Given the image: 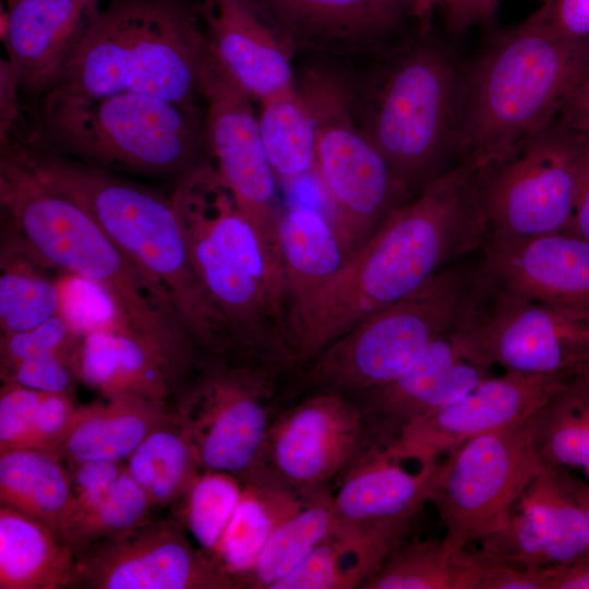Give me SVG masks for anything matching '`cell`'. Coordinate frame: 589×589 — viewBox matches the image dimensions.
I'll list each match as a JSON object with an SVG mask.
<instances>
[{
  "label": "cell",
  "mask_w": 589,
  "mask_h": 589,
  "mask_svg": "<svg viewBox=\"0 0 589 589\" xmlns=\"http://www.w3.org/2000/svg\"><path fill=\"white\" fill-rule=\"evenodd\" d=\"M153 507L148 495L125 468L107 497L76 520L67 543L75 552L120 534L148 520Z\"/></svg>",
  "instance_id": "obj_40"
},
{
  "label": "cell",
  "mask_w": 589,
  "mask_h": 589,
  "mask_svg": "<svg viewBox=\"0 0 589 589\" xmlns=\"http://www.w3.org/2000/svg\"><path fill=\"white\" fill-rule=\"evenodd\" d=\"M242 491L243 482L238 477L203 469L182 497V522L200 549L212 558Z\"/></svg>",
  "instance_id": "obj_39"
},
{
  "label": "cell",
  "mask_w": 589,
  "mask_h": 589,
  "mask_svg": "<svg viewBox=\"0 0 589 589\" xmlns=\"http://www.w3.org/2000/svg\"><path fill=\"white\" fill-rule=\"evenodd\" d=\"M182 521L146 520L75 551L71 588L236 589L237 581L189 539Z\"/></svg>",
  "instance_id": "obj_16"
},
{
  "label": "cell",
  "mask_w": 589,
  "mask_h": 589,
  "mask_svg": "<svg viewBox=\"0 0 589 589\" xmlns=\"http://www.w3.org/2000/svg\"><path fill=\"white\" fill-rule=\"evenodd\" d=\"M80 340L81 336L59 314L31 329L1 335V371L44 356H59L72 366Z\"/></svg>",
  "instance_id": "obj_42"
},
{
  "label": "cell",
  "mask_w": 589,
  "mask_h": 589,
  "mask_svg": "<svg viewBox=\"0 0 589 589\" xmlns=\"http://www.w3.org/2000/svg\"><path fill=\"white\" fill-rule=\"evenodd\" d=\"M278 239L290 315L340 269L348 255L328 216L308 206L283 212Z\"/></svg>",
  "instance_id": "obj_31"
},
{
  "label": "cell",
  "mask_w": 589,
  "mask_h": 589,
  "mask_svg": "<svg viewBox=\"0 0 589 589\" xmlns=\"http://www.w3.org/2000/svg\"><path fill=\"white\" fill-rule=\"evenodd\" d=\"M553 15L558 26L575 37H589V0H554Z\"/></svg>",
  "instance_id": "obj_49"
},
{
  "label": "cell",
  "mask_w": 589,
  "mask_h": 589,
  "mask_svg": "<svg viewBox=\"0 0 589 589\" xmlns=\"http://www.w3.org/2000/svg\"><path fill=\"white\" fill-rule=\"evenodd\" d=\"M589 80V37L555 22L552 1L496 35L465 71L457 91L453 152L478 170L553 122Z\"/></svg>",
  "instance_id": "obj_3"
},
{
  "label": "cell",
  "mask_w": 589,
  "mask_h": 589,
  "mask_svg": "<svg viewBox=\"0 0 589 589\" xmlns=\"http://www.w3.org/2000/svg\"><path fill=\"white\" fill-rule=\"evenodd\" d=\"M483 309L434 340L393 381L350 396L375 445L387 447L413 421L460 398L490 376L492 364L481 351L477 330Z\"/></svg>",
  "instance_id": "obj_17"
},
{
  "label": "cell",
  "mask_w": 589,
  "mask_h": 589,
  "mask_svg": "<svg viewBox=\"0 0 589 589\" xmlns=\"http://www.w3.org/2000/svg\"><path fill=\"white\" fill-rule=\"evenodd\" d=\"M46 393L13 382L0 389V453L24 449L36 411Z\"/></svg>",
  "instance_id": "obj_43"
},
{
  "label": "cell",
  "mask_w": 589,
  "mask_h": 589,
  "mask_svg": "<svg viewBox=\"0 0 589 589\" xmlns=\"http://www.w3.org/2000/svg\"><path fill=\"white\" fill-rule=\"evenodd\" d=\"M2 249L0 275L1 335L31 329L58 314L59 291L56 279L43 274L45 264L24 243ZM47 265V264H46Z\"/></svg>",
  "instance_id": "obj_38"
},
{
  "label": "cell",
  "mask_w": 589,
  "mask_h": 589,
  "mask_svg": "<svg viewBox=\"0 0 589 589\" xmlns=\"http://www.w3.org/2000/svg\"><path fill=\"white\" fill-rule=\"evenodd\" d=\"M490 288L478 266L456 262L332 341L290 382L287 399L353 396L407 371L438 337L477 315Z\"/></svg>",
  "instance_id": "obj_8"
},
{
  "label": "cell",
  "mask_w": 589,
  "mask_h": 589,
  "mask_svg": "<svg viewBox=\"0 0 589 589\" xmlns=\"http://www.w3.org/2000/svg\"><path fill=\"white\" fill-rule=\"evenodd\" d=\"M124 469L125 462L121 461L95 460L68 464L79 503L77 519L107 497Z\"/></svg>",
  "instance_id": "obj_46"
},
{
  "label": "cell",
  "mask_w": 589,
  "mask_h": 589,
  "mask_svg": "<svg viewBox=\"0 0 589 589\" xmlns=\"http://www.w3.org/2000/svg\"><path fill=\"white\" fill-rule=\"evenodd\" d=\"M479 173L457 164L394 209L317 291L289 315L298 373L332 341L481 249L489 227Z\"/></svg>",
  "instance_id": "obj_1"
},
{
  "label": "cell",
  "mask_w": 589,
  "mask_h": 589,
  "mask_svg": "<svg viewBox=\"0 0 589 589\" xmlns=\"http://www.w3.org/2000/svg\"><path fill=\"white\" fill-rule=\"evenodd\" d=\"M208 55L202 3L107 0L49 91L139 93L204 115Z\"/></svg>",
  "instance_id": "obj_6"
},
{
  "label": "cell",
  "mask_w": 589,
  "mask_h": 589,
  "mask_svg": "<svg viewBox=\"0 0 589 589\" xmlns=\"http://www.w3.org/2000/svg\"><path fill=\"white\" fill-rule=\"evenodd\" d=\"M570 376L512 371L489 376L460 398L413 421L384 448L400 460L438 459L469 440L527 421Z\"/></svg>",
  "instance_id": "obj_20"
},
{
  "label": "cell",
  "mask_w": 589,
  "mask_h": 589,
  "mask_svg": "<svg viewBox=\"0 0 589 589\" xmlns=\"http://www.w3.org/2000/svg\"><path fill=\"white\" fill-rule=\"evenodd\" d=\"M482 254L492 289L589 315V241L577 233L488 236Z\"/></svg>",
  "instance_id": "obj_21"
},
{
  "label": "cell",
  "mask_w": 589,
  "mask_h": 589,
  "mask_svg": "<svg viewBox=\"0 0 589 589\" xmlns=\"http://www.w3.org/2000/svg\"><path fill=\"white\" fill-rule=\"evenodd\" d=\"M416 519L369 526L334 521L330 533L272 589H361L409 538Z\"/></svg>",
  "instance_id": "obj_27"
},
{
  "label": "cell",
  "mask_w": 589,
  "mask_h": 589,
  "mask_svg": "<svg viewBox=\"0 0 589 589\" xmlns=\"http://www.w3.org/2000/svg\"><path fill=\"white\" fill-rule=\"evenodd\" d=\"M556 120L569 129L589 133V80L570 94Z\"/></svg>",
  "instance_id": "obj_51"
},
{
  "label": "cell",
  "mask_w": 589,
  "mask_h": 589,
  "mask_svg": "<svg viewBox=\"0 0 589 589\" xmlns=\"http://www.w3.org/2000/svg\"><path fill=\"white\" fill-rule=\"evenodd\" d=\"M74 377L70 362L59 356L24 360L1 371L2 382H13L46 394L73 395Z\"/></svg>",
  "instance_id": "obj_45"
},
{
  "label": "cell",
  "mask_w": 589,
  "mask_h": 589,
  "mask_svg": "<svg viewBox=\"0 0 589 589\" xmlns=\"http://www.w3.org/2000/svg\"><path fill=\"white\" fill-rule=\"evenodd\" d=\"M193 266L231 338V364L289 383L298 373L290 345L283 274L208 161L171 193Z\"/></svg>",
  "instance_id": "obj_2"
},
{
  "label": "cell",
  "mask_w": 589,
  "mask_h": 589,
  "mask_svg": "<svg viewBox=\"0 0 589 589\" xmlns=\"http://www.w3.org/2000/svg\"><path fill=\"white\" fill-rule=\"evenodd\" d=\"M503 561L444 539H407L361 589H494Z\"/></svg>",
  "instance_id": "obj_29"
},
{
  "label": "cell",
  "mask_w": 589,
  "mask_h": 589,
  "mask_svg": "<svg viewBox=\"0 0 589 589\" xmlns=\"http://www.w3.org/2000/svg\"><path fill=\"white\" fill-rule=\"evenodd\" d=\"M202 11L212 52L253 100L294 85V53L255 0H203Z\"/></svg>",
  "instance_id": "obj_23"
},
{
  "label": "cell",
  "mask_w": 589,
  "mask_h": 589,
  "mask_svg": "<svg viewBox=\"0 0 589 589\" xmlns=\"http://www.w3.org/2000/svg\"><path fill=\"white\" fill-rule=\"evenodd\" d=\"M79 406L73 426L53 453L63 462H124L157 428L175 419L170 408L132 395H106Z\"/></svg>",
  "instance_id": "obj_28"
},
{
  "label": "cell",
  "mask_w": 589,
  "mask_h": 589,
  "mask_svg": "<svg viewBox=\"0 0 589 589\" xmlns=\"http://www.w3.org/2000/svg\"><path fill=\"white\" fill-rule=\"evenodd\" d=\"M542 1L545 3V2H551V1H554V0H542Z\"/></svg>",
  "instance_id": "obj_56"
},
{
  "label": "cell",
  "mask_w": 589,
  "mask_h": 589,
  "mask_svg": "<svg viewBox=\"0 0 589 589\" xmlns=\"http://www.w3.org/2000/svg\"><path fill=\"white\" fill-rule=\"evenodd\" d=\"M444 0H411L412 16L420 22L428 21L435 9H438Z\"/></svg>",
  "instance_id": "obj_53"
},
{
  "label": "cell",
  "mask_w": 589,
  "mask_h": 589,
  "mask_svg": "<svg viewBox=\"0 0 589 589\" xmlns=\"http://www.w3.org/2000/svg\"><path fill=\"white\" fill-rule=\"evenodd\" d=\"M366 79L348 73L353 118L414 196L449 168L460 70L428 32Z\"/></svg>",
  "instance_id": "obj_9"
},
{
  "label": "cell",
  "mask_w": 589,
  "mask_h": 589,
  "mask_svg": "<svg viewBox=\"0 0 589 589\" xmlns=\"http://www.w3.org/2000/svg\"><path fill=\"white\" fill-rule=\"evenodd\" d=\"M56 283L59 291L58 314L79 336L99 329L130 330L110 296L94 281L63 272Z\"/></svg>",
  "instance_id": "obj_41"
},
{
  "label": "cell",
  "mask_w": 589,
  "mask_h": 589,
  "mask_svg": "<svg viewBox=\"0 0 589 589\" xmlns=\"http://www.w3.org/2000/svg\"><path fill=\"white\" fill-rule=\"evenodd\" d=\"M79 406L69 394H46L41 400L24 449L55 453L69 435Z\"/></svg>",
  "instance_id": "obj_44"
},
{
  "label": "cell",
  "mask_w": 589,
  "mask_h": 589,
  "mask_svg": "<svg viewBox=\"0 0 589 589\" xmlns=\"http://www.w3.org/2000/svg\"><path fill=\"white\" fill-rule=\"evenodd\" d=\"M124 462L153 506L182 500L203 470L197 450L176 414L154 430Z\"/></svg>",
  "instance_id": "obj_36"
},
{
  "label": "cell",
  "mask_w": 589,
  "mask_h": 589,
  "mask_svg": "<svg viewBox=\"0 0 589 589\" xmlns=\"http://www.w3.org/2000/svg\"><path fill=\"white\" fill-rule=\"evenodd\" d=\"M286 389L262 372L207 358L173 409L203 469L242 482L259 478L267 432L286 405Z\"/></svg>",
  "instance_id": "obj_12"
},
{
  "label": "cell",
  "mask_w": 589,
  "mask_h": 589,
  "mask_svg": "<svg viewBox=\"0 0 589 589\" xmlns=\"http://www.w3.org/2000/svg\"><path fill=\"white\" fill-rule=\"evenodd\" d=\"M294 85L315 120V173L330 219L349 256L413 195L357 124L348 73L310 65Z\"/></svg>",
  "instance_id": "obj_10"
},
{
  "label": "cell",
  "mask_w": 589,
  "mask_h": 589,
  "mask_svg": "<svg viewBox=\"0 0 589 589\" xmlns=\"http://www.w3.org/2000/svg\"><path fill=\"white\" fill-rule=\"evenodd\" d=\"M305 494L267 478L243 482L239 503L213 560L243 588L275 529L300 508Z\"/></svg>",
  "instance_id": "obj_33"
},
{
  "label": "cell",
  "mask_w": 589,
  "mask_h": 589,
  "mask_svg": "<svg viewBox=\"0 0 589 589\" xmlns=\"http://www.w3.org/2000/svg\"><path fill=\"white\" fill-rule=\"evenodd\" d=\"M293 53L357 58L380 51L408 19L411 0H255Z\"/></svg>",
  "instance_id": "obj_22"
},
{
  "label": "cell",
  "mask_w": 589,
  "mask_h": 589,
  "mask_svg": "<svg viewBox=\"0 0 589 589\" xmlns=\"http://www.w3.org/2000/svg\"><path fill=\"white\" fill-rule=\"evenodd\" d=\"M260 106V132L271 167L279 184L291 187L314 169V116L296 85Z\"/></svg>",
  "instance_id": "obj_35"
},
{
  "label": "cell",
  "mask_w": 589,
  "mask_h": 589,
  "mask_svg": "<svg viewBox=\"0 0 589 589\" xmlns=\"http://www.w3.org/2000/svg\"><path fill=\"white\" fill-rule=\"evenodd\" d=\"M329 486L306 493L300 508L275 529L244 587L272 589L330 533L334 515Z\"/></svg>",
  "instance_id": "obj_37"
},
{
  "label": "cell",
  "mask_w": 589,
  "mask_h": 589,
  "mask_svg": "<svg viewBox=\"0 0 589 589\" xmlns=\"http://www.w3.org/2000/svg\"><path fill=\"white\" fill-rule=\"evenodd\" d=\"M10 25V15L8 8H3V3H1V13H0V36L1 40H3L8 34Z\"/></svg>",
  "instance_id": "obj_54"
},
{
  "label": "cell",
  "mask_w": 589,
  "mask_h": 589,
  "mask_svg": "<svg viewBox=\"0 0 589 589\" xmlns=\"http://www.w3.org/2000/svg\"><path fill=\"white\" fill-rule=\"evenodd\" d=\"M62 462L53 453L37 449L0 453V504L38 521L67 542L79 516V503Z\"/></svg>",
  "instance_id": "obj_30"
},
{
  "label": "cell",
  "mask_w": 589,
  "mask_h": 589,
  "mask_svg": "<svg viewBox=\"0 0 589 589\" xmlns=\"http://www.w3.org/2000/svg\"><path fill=\"white\" fill-rule=\"evenodd\" d=\"M373 445L363 416L350 397L309 394L286 405L274 418L259 478L305 494L330 485Z\"/></svg>",
  "instance_id": "obj_15"
},
{
  "label": "cell",
  "mask_w": 589,
  "mask_h": 589,
  "mask_svg": "<svg viewBox=\"0 0 589 589\" xmlns=\"http://www.w3.org/2000/svg\"><path fill=\"white\" fill-rule=\"evenodd\" d=\"M204 134L213 165L281 274L277 180L261 137L252 98L209 48L204 71Z\"/></svg>",
  "instance_id": "obj_14"
},
{
  "label": "cell",
  "mask_w": 589,
  "mask_h": 589,
  "mask_svg": "<svg viewBox=\"0 0 589 589\" xmlns=\"http://www.w3.org/2000/svg\"><path fill=\"white\" fill-rule=\"evenodd\" d=\"M9 151L77 202L121 253L166 291L206 357L230 358L229 328L193 266L171 195L26 141Z\"/></svg>",
  "instance_id": "obj_5"
},
{
  "label": "cell",
  "mask_w": 589,
  "mask_h": 589,
  "mask_svg": "<svg viewBox=\"0 0 589 589\" xmlns=\"http://www.w3.org/2000/svg\"><path fill=\"white\" fill-rule=\"evenodd\" d=\"M589 151V133L556 119L480 171L489 235L531 237L569 230Z\"/></svg>",
  "instance_id": "obj_11"
},
{
  "label": "cell",
  "mask_w": 589,
  "mask_h": 589,
  "mask_svg": "<svg viewBox=\"0 0 589 589\" xmlns=\"http://www.w3.org/2000/svg\"><path fill=\"white\" fill-rule=\"evenodd\" d=\"M502 0H444L442 10L449 33L461 35L470 28L488 23Z\"/></svg>",
  "instance_id": "obj_47"
},
{
  "label": "cell",
  "mask_w": 589,
  "mask_h": 589,
  "mask_svg": "<svg viewBox=\"0 0 589 589\" xmlns=\"http://www.w3.org/2000/svg\"><path fill=\"white\" fill-rule=\"evenodd\" d=\"M21 88L10 62L0 61V143L4 144L21 123Z\"/></svg>",
  "instance_id": "obj_48"
},
{
  "label": "cell",
  "mask_w": 589,
  "mask_h": 589,
  "mask_svg": "<svg viewBox=\"0 0 589 589\" xmlns=\"http://www.w3.org/2000/svg\"><path fill=\"white\" fill-rule=\"evenodd\" d=\"M15 135L110 172L175 183L212 160L203 115L139 93L82 97L49 91Z\"/></svg>",
  "instance_id": "obj_7"
},
{
  "label": "cell",
  "mask_w": 589,
  "mask_h": 589,
  "mask_svg": "<svg viewBox=\"0 0 589 589\" xmlns=\"http://www.w3.org/2000/svg\"><path fill=\"white\" fill-rule=\"evenodd\" d=\"M478 340L486 360L506 371L570 376L589 365L588 314L491 287Z\"/></svg>",
  "instance_id": "obj_18"
},
{
  "label": "cell",
  "mask_w": 589,
  "mask_h": 589,
  "mask_svg": "<svg viewBox=\"0 0 589 589\" xmlns=\"http://www.w3.org/2000/svg\"><path fill=\"white\" fill-rule=\"evenodd\" d=\"M588 496L589 482L544 464L514 504L506 527L482 540L480 549L528 568L567 564L589 551Z\"/></svg>",
  "instance_id": "obj_19"
},
{
  "label": "cell",
  "mask_w": 589,
  "mask_h": 589,
  "mask_svg": "<svg viewBox=\"0 0 589 589\" xmlns=\"http://www.w3.org/2000/svg\"><path fill=\"white\" fill-rule=\"evenodd\" d=\"M544 589H589V551L567 564L551 566Z\"/></svg>",
  "instance_id": "obj_50"
},
{
  "label": "cell",
  "mask_w": 589,
  "mask_h": 589,
  "mask_svg": "<svg viewBox=\"0 0 589 589\" xmlns=\"http://www.w3.org/2000/svg\"><path fill=\"white\" fill-rule=\"evenodd\" d=\"M101 0H7V60L31 100L46 94L101 9Z\"/></svg>",
  "instance_id": "obj_24"
},
{
  "label": "cell",
  "mask_w": 589,
  "mask_h": 589,
  "mask_svg": "<svg viewBox=\"0 0 589 589\" xmlns=\"http://www.w3.org/2000/svg\"><path fill=\"white\" fill-rule=\"evenodd\" d=\"M528 428L544 464L582 470L589 480V365L563 383Z\"/></svg>",
  "instance_id": "obj_34"
},
{
  "label": "cell",
  "mask_w": 589,
  "mask_h": 589,
  "mask_svg": "<svg viewBox=\"0 0 589 589\" xmlns=\"http://www.w3.org/2000/svg\"><path fill=\"white\" fill-rule=\"evenodd\" d=\"M528 420L469 440L441 461L429 502L457 550L503 530L510 510L541 471Z\"/></svg>",
  "instance_id": "obj_13"
},
{
  "label": "cell",
  "mask_w": 589,
  "mask_h": 589,
  "mask_svg": "<svg viewBox=\"0 0 589 589\" xmlns=\"http://www.w3.org/2000/svg\"><path fill=\"white\" fill-rule=\"evenodd\" d=\"M587 517H588V522H589V496H588V502H587Z\"/></svg>",
  "instance_id": "obj_55"
},
{
  "label": "cell",
  "mask_w": 589,
  "mask_h": 589,
  "mask_svg": "<svg viewBox=\"0 0 589 589\" xmlns=\"http://www.w3.org/2000/svg\"><path fill=\"white\" fill-rule=\"evenodd\" d=\"M75 377L106 395H132L170 408L188 383L151 344L128 329H99L81 337ZM172 410V408H170Z\"/></svg>",
  "instance_id": "obj_26"
},
{
  "label": "cell",
  "mask_w": 589,
  "mask_h": 589,
  "mask_svg": "<svg viewBox=\"0 0 589 589\" xmlns=\"http://www.w3.org/2000/svg\"><path fill=\"white\" fill-rule=\"evenodd\" d=\"M74 550L38 521L0 506V589L71 587Z\"/></svg>",
  "instance_id": "obj_32"
},
{
  "label": "cell",
  "mask_w": 589,
  "mask_h": 589,
  "mask_svg": "<svg viewBox=\"0 0 589 589\" xmlns=\"http://www.w3.org/2000/svg\"><path fill=\"white\" fill-rule=\"evenodd\" d=\"M384 447L364 450L335 481L332 507L335 524L369 526L417 518L438 473L441 460L420 462L411 472Z\"/></svg>",
  "instance_id": "obj_25"
},
{
  "label": "cell",
  "mask_w": 589,
  "mask_h": 589,
  "mask_svg": "<svg viewBox=\"0 0 589 589\" xmlns=\"http://www.w3.org/2000/svg\"><path fill=\"white\" fill-rule=\"evenodd\" d=\"M0 196L20 239L40 261L100 286L128 328L182 377L197 372L205 354L166 291L121 253L77 202L8 151L1 152Z\"/></svg>",
  "instance_id": "obj_4"
},
{
  "label": "cell",
  "mask_w": 589,
  "mask_h": 589,
  "mask_svg": "<svg viewBox=\"0 0 589 589\" xmlns=\"http://www.w3.org/2000/svg\"><path fill=\"white\" fill-rule=\"evenodd\" d=\"M569 231L589 241V151L578 188Z\"/></svg>",
  "instance_id": "obj_52"
}]
</instances>
